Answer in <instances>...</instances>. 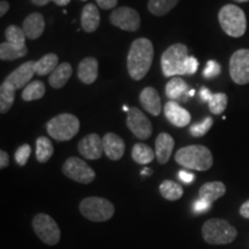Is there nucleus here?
Wrapping results in <instances>:
<instances>
[{
  "instance_id": "obj_1",
  "label": "nucleus",
  "mask_w": 249,
  "mask_h": 249,
  "mask_svg": "<svg viewBox=\"0 0 249 249\" xmlns=\"http://www.w3.org/2000/svg\"><path fill=\"white\" fill-rule=\"evenodd\" d=\"M154 60V45L148 38H138L130 45L127 55V70L133 80L140 81L150 71Z\"/></svg>"
},
{
  "instance_id": "obj_2",
  "label": "nucleus",
  "mask_w": 249,
  "mask_h": 249,
  "mask_svg": "<svg viewBox=\"0 0 249 249\" xmlns=\"http://www.w3.org/2000/svg\"><path fill=\"white\" fill-rule=\"evenodd\" d=\"M174 160L181 166L195 171H208L213 164L211 151L204 145H187L177 151Z\"/></svg>"
},
{
  "instance_id": "obj_3",
  "label": "nucleus",
  "mask_w": 249,
  "mask_h": 249,
  "mask_svg": "<svg viewBox=\"0 0 249 249\" xmlns=\"http://www.w3.org/2000/svg\"><path fill=\"white\" fill-rule=\"evenodd\" d=\"M202 236L209 245H229L238 236V231L227 220L211 218L202 226Z\"/></svg>"
},
{
  "instance_id": "obj_4",
  "label": "nucleus",
  "mask_w": 249,
  "mask_h": 249,
  "mask_svg": "<svg viewBox=\"0 0 249 249\" xmlns=\"http://www.w3.org/2000/svg\"><path fill=\"white\" fill-rule=\"evenodd\" d=\"M218 20L223 31L229 36L239 38L245 35L247 18L245 12L238 6L231 4L223 6L218 13Z\"/></svg>"
},
{
  "instance_id": "obj_5",
  "label": "nucleus",
  "mask_w": 249,
  "mask_h": 249,
  "mask_svg": "<svg viewBox=\"0 0 249 249\" xmlns=\"http://www.w3.org/2000/svg\"><path fill=\"white\" fill-rule=\"evenodd\" d=\"M188 48L181 43L171 45L161 54L160 65L164 76L172 77L186 75V60L188 58Z\"/></svg>"
},
{
  "instance_id": "obj_6",
  "label": "nucleus",
  "mask_w": 249,
  "mask_h": 249,
  "mask_svg": "<svg viewBox=\"0 0 249 249\" xmlns=\"http://www.w3.org/2000/svg\"><path fill=\"white\" fill-rule=\"evenodd\" d=\"M46 130L49 135L57 141H70L79 133L80 121L74 114L62 113L49 121Z\"/></svg>"
},
{
  "instance_id": "obj_7",
  "label": "nucleus",
  "mask_w": 249,
  "mask_h": 249,
  "mask_svg": "<svg viewBox=\"0 0 249 249\" xmlns=\"http://www.w3.org/2000/svg\"><path fill=\"white\" fill-rule=\"evenodd\" d=\"M80 213L91 222H107L113 217L114 205L107 198L91 196L81 201Z\"/></svg>"
},
{
  "instance_id": "obj_8",
  "label": "nucleus",
  "mask_w": 249,
  "mask_h": 249,
  "mask_svg": "<svg viewBox=\"0 0 249 249\" xmlns=\"http://www.w3.org/2000/svg\"><path fill=\"white\" fill-rule=\"evenodd\" d=\"M33 229L36 235L44 244L54 246L60 241V229L51 216L46 213H37L33 219Z\"/></svg>"
},
{
  "instance_id": "obj_9",
  "label": "nucleus",
  "mask_w": 249,
  "mask_h": 249,
  "mask_svg": "<svg viewBox=\"0 0 249 249\" xmlns=\"http://www.w3.org/2000/svg\"><path fill=\"white\" fill-rule=\"evenodd\" d=\"M62 173L79 183H91L96 178V173L85 160L77 157H70L62 165Z\"/></svg>"
},
{
  "instance_id": "obj_10",
  "label": "nucleus",
  "mask_w": 249,
  "mask_h": 249,
  "mask_svg": "<svg viewBox=\"0 0 249 249\" xmlns=\"http://www.w3.org/2000/svg\"><path fill=\"white\" fill-rule=\"evenodd\" d=\"M230 75L236 85L249 83V50L240 49L230 59Z\"/></svg>"
},
{
  "instance_id": "obj_11",
  "label": "nucleus",
  "mask_w": 249,
  "mask_h": 249,
  "mask_svg": "<svg viewBox=\"0 0 249 249\" xmlns=\"http://www.w3.org/2000/svg\"><path fill=\"white\" fill-rule=\"evenodd\" d=\"M110 22L124 31H136L141 26V18L134 8L118 7L110 15Z\"/></svg>"
},
{
  "instance_id": "obj_12",
  "label": "nucleus",
  "mask_w": 249,
  "mask_h": 249,
  "mask_svg": "<svg viewBox=\"0 0 249 249\" xmlns=\"http://www.w3.org/2000/svg\"><path fill=\"white\" fill-rule=\"evenodd\" d=\"M127 127L136 138L148 140L152 134V124L148 117L138 107H130L127 112Z\"/></svg>"
},
{
  "instance_id": "obj_13",
  "label": "nucleus",
  "mask_w": 249,
  "mask_h": 249,
  "mask_svg": "<svg viewBox=\"0 0 249 249\" xmlns=\"http://www.w3.org/2000/svg\"><path fill=\"white\" fill-rule=\"evenodd\" d=\"M36 61H27L24 64L18 66L17 70L12 71L9 75L6 77V82H8L9 85H12L15 89H22L23 87L29 85L30 81L33 80V76L36 74V68H35Z\"/></svg>"
},
{
  "instance_id": "obj_14",
  "label": "nucleus",
  "mask_w": 249,
  "mask_h": 249,
  "mask_svg": "<svg viewBox=\"0 0 249 249\" xmlns=\"http://www.w3.org/2000/svg\"><path fill=\"white\" fill-rule=\"evenodd\" d=\"M79 152L87 160H99L104 154L103 139L97 134H89L83 138L77 144Z\"/></svg>"
},
{
  "instance_id": "obj_15",
  "label": "nucleus",
  "mask_w": 249,
  "mask_h": 249,
  "mask_svg": "<svg viewBox=\"0 0 249 249\" xmlns=\"http://www.w3.org/2000/svg\"><path fill=\"white\" fill-rule=\"evenodd\" d=\"M164 113L166 119L176 127L188 126L192 119L191 113L174 101H169L165 104Z\"/></svg>"
},
{
  "instance_id": "obj_16",
  "label": "nucleus",
  "mask_w": 249,
  "mask_h": 249,
  "mask_svg": "<svg viewBox=\"0 0 249 249\" xmlns=\"http://www.w3.org/2000/svg\"><path fill=\"white\" fill-rule=\"evenodd\" d=\"M103 147H104V154L111 160H121L126 149L124 140L114 133L105 134L103 138Z\"/></svg>"
},
{
  "instance_id": "obj_17",
  "label": "nucleus",
  "mask_w": 249,
  "mask_h": 249,
  "mask_svg": "<svg viewBox=\"0 0 249 249\" xmlns=\"http://www.w3.org/2000/svg\"><path fill=\"white\" fill-rule=\"evenodd\" d=\"M174 140L170 134L160 133L155 142V154L160 164H166L173 152Z\"/></svg>"
},
{
  "instance_id": "obj_18",
  "label": "nucleus",
  "mask_w": 249,
  "mask_h": 249,
  "mask_svg": "<svg viewBox=\"0 0 249 249\" xmlns=\"http://www.w3.org/2000/svg\"><path fill=\"white\" fill-rule=\"evenodd\" d=\"M77 77L85 85H91L98 77V61L97 59L88 57L85 58L77 66Z\"/></svg>"
},
{
  "instance_id": "obj_19",
  "label": "nucleus",
  "mask_w": 249,
  "mask_h": 249,
  "mask_svg": "<svg viewBox=\"0 0 249 249\" xmlns=\"http://www.w3.org/2000/svg\"><path fill=\"white\" fill-rule=\"evenodd\" d=\"M140 102L143 108L152 116L157 117L161 111V103L160 93L152 87H147L140 93Z\"/></svg>"
},
{
  "instance_id": "obj_20",
  "label": "nucleus",
  "mask_w": 249,
  "mask_h": 249,
  "mask_svg": "<svg viewBox=\"0 0 249 249\" xmlns=\"http://www.w3.org/2000/svg\"><path fill=\"white\" fill-rule=\"evenodd\" d=\"M22 29L29 39H37L45 29V21L40 13H31L23 21Z\"/></svg>"
},
{
  "instance_id": "obj_21",
  "label": "nucleus",
  "mask_w": 249,
  "mask_h": 249,
  "mask_svg": "<svg viewBox=\"0 0 249 249\" xmlns=\"http://www.w3.org/2000/svg\"><path fill=\"white\" fill-rule=\"evenodd\" d=\"M101 23V14L97 6L93 4L86 5L82 9V14H81V26L82 29L86 33H93V31L97 30Z\"/></svg>"
},
{
  "instance_id": "obj_22",
  "label": "nucleus",
  "mask_w": 249,
  "mask_h": 249,
  "mask_svg": "<svg viewBox=\"0 0 249 249\" xmlns=\"http://www.w3.org/2000/svg\"><path fill=\"white\" fill-rule=\"evenodd\" d=\"M225 193L226 187L223 182L213 181L204 183V185L201 187L200 191H198V196H200L201 200L211 204L213 202L225 195Z\"/></svg>"
},
{
  "instance_id": "obj_23",
  "label": "nucleus",
  "mask_w": 249,
  "mask_h": 249,
  "mask_svg": "<svg viewBox=\"0 0 249 249\" xmlns=\"http://www.w3.org/2000/svg\"><path fill=\"white\" fill-rule=\"evenodd\" d=\"M71 73H73V70H71V66L68 62H62V64L58 65V67L50 74V86L54 89L62 88L68 82V80L71 76Z\"/></svg>"
},
{
  "instance_id": "obj_24",
  "label": "nucleus",
  "mask_w": 249,
  "mask_h": 249,
  "mask_svg": "<svg viewBox=\"0 0 249 249\" xmlns=\"http://www.w3.org/2000/svg\"><path fill=\"white\" fill-rule=\"evenodd\" d=\"M165 93L171 101H176V99H180L181 97L186 98L189 96V87L181 77H172L167 82Z\"/></svg>"
},
{
  "instance_id": "obj_25",
  "label": "nucleus",
  "mask_w": 249,
  "mask_h": 249,
  "mask_svg": "<svg viewBox=\"0 0 249 249\" xmlns=\"http://www.w3.org/2000/svg\"><path fill=\"white\" fill-rule=\"evenodd\" d=\"M59 58L57 54L54 53H48L44 57H42L38 61H36L35 68H36V74L39 76L48 75L51 74L55 68L58 67Z\"/></svg>"
},
{
  "instance_id": "obj_26",
  "label": "nucleus",
  "mask_w": 249,
  "mask_h": 249,
  "mask_svg": "<svg viewBox=\"0 0 249 249\" xmlns=\"http://www.w3.org/2000/svg\"><path fill=\"white\" fill-rule=\"evenodd\" d=\"M156 157V154L150 147L143 143H136L132 149V158L134 161L141 165H147L151 163Z\"/></svg>"
},
{
  "instance_id": "obj_27",
  "label": "nucleus",
  "mask_w": 249,
  "mask_h": 249,
  "mask_svg": "<svg viewBox=\"0 0 249 249\" xmlns=\"http://www.w3.org/2000/svg\"><path fill=\"white\" fill-rule=\"evenodd\" d=\"M160 192L167 201H178L183 195L182 187L172 180H164L160 186Z\"/></svg>"
},
{
  "instance_id": "obj_28",
  "label": "nucleus",
  "mask_w": 249,
  "mask_h": 249,
  "mask_svg": "<svg viewBox=\"0 0 249 249\" xmlns=\"http://www.w3.org/2000/svg\"><path fill=\"white\" fill-rule=\"evenodd\" d=\"M15 90L17 89L6 81L1 83V87H0V112L2 114L7 113L11 110L15 99Z\"/></svg>"
},
{
  "instance_id": "obj_29",
  "label": "nucleus",
  "mask_w": 249,
  "mask_h": 249,
  "mask_svg": "<svg viewBox=\"0 0 249 249\" xmlns=\"http://www.w3.org/2000/svg\"><path fill=\"white\" fill-rule=\"evenodd\" d=\"M179 0H149L148 9L152 15L164 17L178 5Z\"/></svg>"
},
{
  "instance_id": "obj_30",
  "label": "nucleus",
  "mask_w": 249,
  "mask_h": 249,
  "mask_svg": "<svg viewBox=\"0 0 249 249\" xmlns=\"http://www.w3.org/2000/svg\"><path fill=\"white\" fill-rule=\"evenodd\" d=\"M28 53V48H18L11 43L6 42L0 44V59L4 61L7 60H15V59L22 58Z\"/></svg>"
},
{
  "instance_id": "obj_31",
  "label": "nucleus",
  "mask_w": 249,
  "mask_h": 249,
  "mask_svg": "<svg viewBox=\"0 0 249 249\" xmlns=\"http://www.w3.org/2000/svg\"><path fill=\"white\" fill-rule=\"evenodd\" d=\"M53 155V145L45 136L36 140V158L39 163H46Z\"/></svg>"
},
{
  "instance_id": "obj_32",
  "label": "nucleus",
  "mask_w": 249,
  "mask_h": 249,
  "mask_svg": "<svg viewBox=\"0 0 249 249\" xmlns=\"http://www.w3.org/2000/svg\"><path fill=\"white\" fill-rule=\"evenodd\" d=\"M45 95V85L42 81H33L23 89L22 98L26 102L37 101Z\"/></svg>"
},
{
  "instance_id": "obj_33",
  "label": "nucleus",
  "mask_w": 249,
  "mask_h": 249,
  "mask_svg": "<svg viewBox=\"0 0 249 249\" xmlns=\"http://www.w3.org/2000/svg\"><path fill=\"white\" fill-rule=\"evenodd\" d=\"M5 36H6V40H7L8 43L18 46V48H23V46H26L27 36L26 34H24L22 28L12 24V26H9L7 29H6Z\"/></svg>"
},
{
  "instance_id": "obj_34",
  "label": "nucleus",
  "mask_w": 249,
  "mask_h": 249,
  "mask_svg": "<svg viewBox=\"0 0 249 249\" xmlns=\"http://www.w3.org/2000/svg\"><path fill=\"white\" fill-rule=\"evenodd\" d=\"M227 99L226 93L224 92H217L213 93L210 101L208 102L209 105V110L213 114H222L227 107Z\"/></svg>"
},
{
  "instance_id": "obj_35",
  "label": "nucleus",
  "mask_w": 249,
  "mask_h": 249,
  "mask_svg": "<svg viewBox=\"0 0 249 249\" xmlns=\"http://www.w3.org/2000/svg\"><path fill=\"white\" fill-rule=\"evenodd\" d=\"M213 124V119L211 117H207L200 124H194L189 128V133L192 134L195 138H201V136H204L205 134L209 132L211 127Z\"/></svg>"
},
{
  "instance_id": "obj_36",
  "label": "nucleus",
  "mask_w": 249,
  "mask_h": 249,
  "mask_svg": "<svg viewBox=\"0 0 249 249\" xmlns=\"http://www.w3.org/2000/svg\"><path fill=\"white\" fill-rule=\"evenodd\" d=\"M31 154V148L29 144H22L21 147L18 148L15 151V160H17L18 165L20 166H24L27 164L28 160H29Z\"/></svg>"
},
{
  "instance_id": "obj_37",
  "label": "nucleus",
  "mask_w": 249,
  "mask_h": 249,
  "mask_svg": "<svg viewBox=\"0 0 249 249\" xmlns=\"http://www.w3.org/2000/svg\"><path fill=\"white\" fill-rule=\"evenodd\" d=\"M220 71H222V67H220V65L214 60H209L207 62V66H205L203 71V76L205 79L211 80L219 75Z\"/></svg>"
},
{
  "instance_id": "obj_38",
  "label": "nucleus",
  "mask_w": 249,
  "mask_h": 249,
  "mask_svg": "<svg viewBox=\"0 0 249 249\" xmlns=\"http://www.w3.org/2000/svg\"><path fill=\"white\" fill-rule=\"evenodd\" d=\"M185 68H186V75H193V74H195L198 68L197 59L195 57H192V55H189L186 60Z\"/></svg>"
},
{
  "instance_id": "obj_39",
  "label": "nucleus",
  "mask_w": 249,
  "mask_h": 249,
  "mask_svg": "<svg viewBox=\"0 0 249 249\" xmlns=\"http://www.w3.org/2000/svg\"><path fill=\"white\" fill-rule=\"evenodd\" d=\"M210 207H211L210 203H208V202L201 200V198H198L197 201H195L194 205H193L195 213H204V211L209 210Z\"/></svg>"
},
{
  "instance_id": "obj_40",
  "label": "nucleus",
  "mask_w": 249,
  "mask_h": 249,
  "mask_svg": "<svg viewBox=\"0 0 249 249\" xmlns=\"http://www.w3.org/2000/svg\"><path fill=\"white\" fill-rule=\"evenodd\" d=\"M96 2H97V5L102 9L107 11V9L116 7L118 4V0H96Z\"/></svg>"
},
{
  "instance_id": "obj_41",
  "label": "nucleus",
  "mask_w": 249,
  "mask_h": 249,
  "mask_svg": "<svg viewBox=\"0 0 249 249\" xmlns=\"http://www.w3.org/2000/svg\"><path fill=\"white\" fill-rule=\"evenodd\" d=\"M178 176H179V179L185 183H192L195 179L194 174L191 173V172H187V171H185V170L179 171Z\"/></svg>"
},
{
  "instance_id": "obj_42",
  "label": "nucleus",
  "mask_w": 249,
  "mask_h": 249,
  "mask_svg": "<svg viewBox=\"0 0 249 249\" xmlns=\"http://www.w3.org/2000/svg\"><path fill=\"white\" fill-rule=\"evenodd\" d=\"M9 165V156L6 151H0V169L4 170Z\"/></svg>"
},
{
  "instance_id": "obj_43",
  "label": "nucleus",
  "mask_w": 249,
  "mask_h": 249,
  "mask_svg": "<svg viewBox=\"0 0 249 249\" xmlns=\"http://www.w3.org/2000/svg\"><path fill=\"white\" fill-rule=\"evenodd\" d=\"M211 96H213V92H211L209 89L205 88V87H203V88L201 89V91H200V97H201L202 101L208 103V102L210 101Z\"/></svg>"
},
{
  "instance_id": "obj_44",
  "label": "nucleus",
  "mask_w": 249,
  "mask_h": 249,
  "mask_svg": "<svg viewBox=\"0 0 249 249\" xmlns=\"http://www.w3.org/2000/svg\"><path fill=\"white\" fill-rule=\"evenodd\" d=\"M239 213H240L241 216L246 218V219H249V200L246 201L245 203L241 205Z\"/></svg>"
},
{
  "instance_id": "obj_45",
  "label": "nucleus",
  "mask_w": 249,
  "mask_h": 249,
  "mask_svg": "<svg viewBox=\"0 0 249 249\" xmlns=\"http://www.w3.org/2000/svg\"><path fill=\"white\" fill-rule=\"evenodd\" d=\"M9 9V2L6 1V0H1L0 2V17H4V15L7 13Z\"/></svg>"
},
{
  "instance_id": "obj_46",
  "label": "nucleus",
  "mask_w": 249,
  "mask_h": 249,
  "mask_svg": "<svg viewBox=\"0 0 249 249\" xmlns=\"http://www.w3.org/2000/svg\"><path fill=\"white\" fill-rule=\"evenodd\" d=\"M50 1H51V0H31V2L36 6H45L48 5Z\"/></svg>"
},
{
  "instance_id": "obj_47",
  "label": "nucleus",
  "mask_w": 249,
  "mask_h": 249,
  "mask_svg": "<svg viewBox=\"0 0 249 249\" xmlns=\"http://www.w3.org/2000/svg\"><path fill=\"white\" fill-rule=\"evenodd\" d=\"M57 6H66L71 2V0H51Z\"/></svg>"
},
{
  "instance_id": "obj_48",
  "label": "nucleus",
  "mask_w": 249,
  "mask_h": 249,
  "mask_svg": "<svg viewBox=\"0 0 249 249\" xmlns=\"http://www.w3.org/2000/svg\"><path fill=\"white\" fill-rule=\"evenodd\" d=\"M142 174H145V176H149V174H151V170L144 169V170L142 171Z\"/></svg>"
},
{
  "instance_id": "obj_49",
  "label": "nucleus",
  "mask_w": 249,
  "mask_h": 249,
  "mask_svg": "<svg viewBox=\"0 0 249 249\" xmlns=\"http://www.w3.org/2000/svg\"><path fill=\"white\" fill-rule=\"evenodd\" d=\"M194 93H195V90L192 89L191 91H189V96H194Z\"/></svg>"
},
{
  "instance_id": "obj_50",
  "label": "nucleus",
  "mask_w": 249,
  "mask_h": 249,
  "mask_svg": "<svg viewBox=\"0 0 249 249\" xmlns=\"http://www.w3.org/2000/svg\"><path fill=\"white\" fill-rule=\"evenodd\" d=\"M234 1H236V2H247V1H249V0H234Z\"/></svg>"
},
{
  "instance_id": "obj_51",
  "label": "nucleus",
  "mask_w": 249,
  "mask_h": 249,
  "mask_svg": "<svg viewBox=\"0 0 249 249\" xmlns=\"http://www.w3.org/2000/svg\"><path fill=\"white\" fill-rule=\"evenodd\" d=\"M82 1H87V0H82Z\"/></svg>"
}]
</instances>
